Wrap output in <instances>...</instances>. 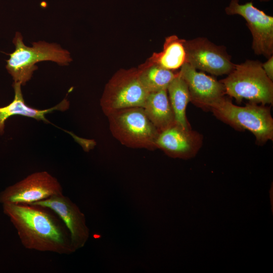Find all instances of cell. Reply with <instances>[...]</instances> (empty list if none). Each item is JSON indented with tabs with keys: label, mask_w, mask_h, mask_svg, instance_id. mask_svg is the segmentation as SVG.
<instances>
[{
	"label": "cell",
	"mask_w": 273,
	"mask_h": 273,
	"mask_svg": "<svg viewBox=\"0 0 273 273\" xmlns=\"http://www.w3.org/2000/svg\"><path fill=\"white\" fill-rule=\"evenodd\" d=\"M179 73L188 85L191 102L198 107L211 110L225 97L224 87L220 81L198 72L189 64H185Z\"/></svg>",
	"instance_id": "obj_11"
},
{
	"label": "cell",
	"mask_w": 273,
	"mask_h": 273,
	"mask_svg": "<svg viewBox=\"0 0 273 273\" xmlns=\"http://www.w3.org/2000/svg\"><path fill=\"white\" fill-rule=\"evenodd\" d=\"M261 2H269L271 0H258Z\"/></svg>",
	"instance_id": "obj_19"
},
{
	"label": "cell",
	"mask_w": 273,
	"mask_h": 273,
	"mask_svg": "<svg viewBox=\"0 0 273 273\" xmlns=\"http://www.w3.org/2000/svg\"><path fill=\"white\" fill-rule=\"evenodd\" d=\"M29 204L47 207L59 217L70 234L74 252L84 247L88 239L89 231L84 214L69 198L63 194L55 195Z\"/></svg>",
	"instance_id": "obj_10"
},
{
	"label": "cell",
	"mask_w": 273,
	"mask_h": 273,
	"mask_svg": "<svg viewBox=\"0 0 273 273\" xmlns=\"http://www.w3.org/2000/svg\"><path fill=\"white\" fill-rule=\"evenodd\" d=\"M185 46L187 63L197 70L220 76L228 75L235 66L225 48L213 43L207 38L199 37L186 40Z\"/></svg>",
	"instance_id": "obj_9"
},
{
	"label": "cell",
	"mask_w": 273,
	"mask_h": 273,
	"mask_svg": "<svg viewBox=\"0 0 273 273\" xmlns=\"http://www.w3.org/2000/svg\"><path fill=\"white\" fill-rule=\"evenodd\" d=\"M201 142L198 133L175 123L159 132L156 146L170 157L186 159L195 155Z\"/></svg>",
	"instance_id": "obj_12"
},
{
	"label": "cell",
	"mask_w": 273,
	"mask_h": 273,
	"mask_svg": "<svg viewBox=\"0 0 273 273\" xmlns=\"http://www.w3.org/2000/svg\"><path fill=\"white\" fill-rule=\"evenodd\" d=\"M167 91L175 123L185 128L190 129V126L186 117V109L188 103L191 102V97L188 85L180 75L179 71L167 87Z\"/></svg>",
	"instance_id": "obj_16"
},
{
	"label": "cell",
	"mask_w": 273,
	"mask_h": 273,
	"mask_svg": "<svg viewBox=\"0 0 273 273\" xmlns=\"http://www.w3.org/2000/svg\"><path fill=\"white\" fill-rule=\"evenodd\" d=\"M21 84L19 82H14V98L8 105L0 107V134L4 132L6 120L10 117L21 115L34 118L38 121L51 123L45 117V115L54 110L65 111L69 107V102L65 98L56 106L48 109L38 110L28 106L24 102L21 90Z\"/></svg>",
	"instance_id": "obj_13"
},
{
	"label": "cell",
	"mask_w": 273,
	"mask_h": 273,
	"mask_svg": "<svg viewBox=\"0 0 273 273\" xmlns=\"http://www.w3.org/2000/svg\"><path fill=\"white\" fill-rule=\"evenodd\" d=\"M13 42L15 51L7 60L6 68L14 82L24 85L37 69L35 64L43 61H51L62 66L72 61L70 53L59 44L40 41L33 42L31 47L24 44L22 34L17 32Z\"/></svg>",
	"instance_id": "obj_2"
},
{
	"label": "cell",
	"mask_w": 273,
	"mask_h": 273,
	"mask_svg": "<svg viewBox=\"0 0 273 273\" xmlns=\"http://www.w3.org/2000/svg\"><path fill=\"white\" fill-rule=\"evenodd\" d=\"M3 210L26 249L60 254L74 252L67 228L51 209L34 204L5 203Z\"/></svg>",
	"instance_id": "obj_1"
},
{
	"label": "cell",
	"mask_w": 273,
	"mask_h": 273,
	"mask_svg": "<svg viewBox=\"0 0 273 273\" xmlns=\"http://www.w3.org/2000/svg\"><path fill=\"white\" fill-rule=\"evenodd\" d=\"M138 69L140 81L149 93L167 89L178 73L145 63L140 65Z\"/></svg>",
	"instance_id": "obj_17"
},
{
	"label": "cell",
	"mask_w": 273,
	"mask_h": 273,
	"mask_svg": "<svg viewBox=\"0 0 273 273\" xmlns=\"http://www.w3.org/2000/svg\"><path fill=\"white\" fill-rule=\"evenodd\" d=\"M149 93L142 84L138 68L120 69L106 84L100 106L107 116L124 108L143 107Z\"/></svg>",
	"instance_id": "obj_6"
},
{
	"label": "cell",
	"mask_w": 273,
	"mask_h": 273,
	"mask_svg": "<svg viewBox=\"0 0 273 273\" xmlns=\"http://www.w3.org/2000/svg\"><path fill=\"white\" fill-rule=\"evenodd\" d=\"M228 15L242 17L252 36V49L257 55L267 59L273 56V17L255 7L251 2L240 4L231 0L225 8Z\"/></svg>",
	"instance_id": "obj_7"
},
{
	"label": "cell",
	"mask_w": 273,
	"mask_h": 273,
	"mask_svg": "<svg viewBox=\"0 0 273 273\" xmlns=\"http://www.w3.org/2000/svg\"><path fill=\"white\" fill-rule=\"evenodd\" d=\"M143 108L150 121L159 132L175 123L167 89L149 93Z\"/></svg>",
	"instance_id": "obj_14"
},
{
	"label": "cell",
	"mask_w": 273,
	"mask_h": 273,
	"mask_svg": "<svg viewBox=\"0 0 273 273\" xmlns=\"http://www.w3.org/2000/svg\"><path fill=\"white\" fill-rule=\"evenodd\" d=\"M109 129L123 145L132 149H156L159 133L141 107L117 110L107 116Z\"/></svg>",
	"instance_id": "obj_4"
},
{
	"label": "cell",
	"mask_w": 273,
	"mask_h": 273,
	"mask_svg": "<svg viewBox=\"0 0 273 273\" xmlns=\"http://www.w3.org/2000/svg\"><path fill=\"white\" fill-rule=\"evenodd\" d=\"M220 81L225 94L238 103L245 99L263 105L272 104V81L265 73L260 61L247 60L235 64L233 70Z\"/></svg>",
	"instance_id": "obj_3"
},
{
	"label": "cell",
	"mask_w": 273,
	"mask_h": 273,
	"mask_svg": "<svg viewBox=\"0 0 273 273\" xmlns=\"http://www.w3.org/2000/svg\"><path fill=\"white\" fill-rule=\"evenodd\" d=\"M63 194L58 180L47 171L33 173L0 194V202L32 204Z\"/></svg>",
	"instance_id": "obj_8"
},
{
	"label": "cell",
	"mask_w": 273,
	"mask_h": 273,
	"mask_svg": "<svg viewBox=\"0 0 273 273\" xmlns=\"http://www.w3.org/2000/svg\"><path fill=\"white\" fill-rule=\"evenodd\" d=\"M211 110L219 119L239 129H246L263 144L273 138V119L269 108L249 102L245 106L234 104L225 97Z\"/></svg>",
	"instance_id": "obj_5"
},
{
	"label": "cell",
	"mask_w": 273,
	"mask_h": 273,
	"mask_svg": "<svg viewBox=\"0 0 273 273\" xmlns=\"http://www.w3.org/2000/svg\"><path fill=\"white\" fill-rule=\"evenodd\" d=\"M185 41L176 35L166 37L162 50L154 53L145 63L156 65L173 71L180 69L187 63Z\"/></svg>",
	"instance_id": "obj_15"
},
{
	"label": "cell",
	"mask_w": 273,
	"mask_h": 273,
	"mask_svg": "<svg viewBox=\"0 0 273 273\" xmlns=\"http://www.w3.org/2000/svg\"><path fill=\"white\" fill-rule=\"evenodd\" d=\"M263 69L267 76L273 80V56L268 58V60L262 63Z\"/></svg>",
	"instance_id": "obj_18"
}]
</instances>
